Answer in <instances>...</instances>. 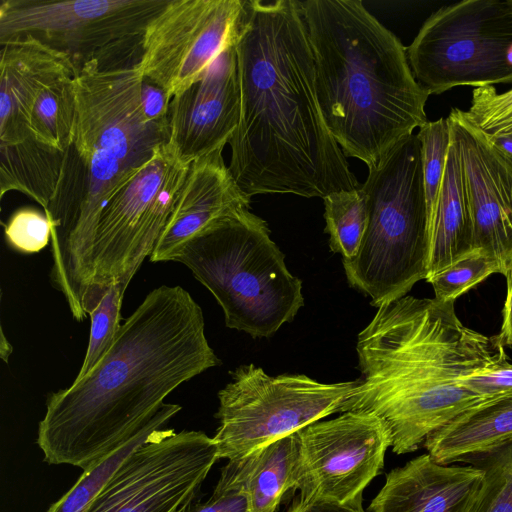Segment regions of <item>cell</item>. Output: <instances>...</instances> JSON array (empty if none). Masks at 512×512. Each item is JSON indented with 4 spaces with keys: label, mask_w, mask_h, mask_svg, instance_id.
<instances>
[{
    "label": "cell",
    "mask_w": 512,
    "mask_h": 512,
    "mask_svg": "<svg viewBox=\"0 0 512 512\" xmlns=\"http://www.w3.org/2000/svg\"><path fill=\"white\" fill-rule=\"evenodd\" d=\"M234 46L241 115L228 169L241 191L323 199L359 188L319 108L300 1H245Z\"/></svg>",
    "instance_id": "6da1fadb"
},
{
    "label": "cell",
    "mask_w": 512,
    "mask_h": 512,
    "mask_svg": "<svg viewBox=\"0 0 512 512\" xmlns=\"http://www.w3.org/2000/svg\"><path fill=\"white\" fill-rule=\"evenodd\" d=\"M204 327L181 286L149 292L100 362L48 395L37 432L43 460L87 471L131 440L174 389L221 364Z\"/></svg>",
    "instance_id": "7a4b0ae2"
},
{
    "label": "cell",
    "mask_w": 512,
    "mask_h": 512,
    "mask_svg": "<svg viewBox=\"0 0 512 512\" xmlns=\"http://www.w3.org/2000/svg\"><path fill=\"white\" fill-rule=\"evenodd\" d=\"M504 347L497 335L466 327L455 302L406 295L383 304L358 335L362 376L340 412L375 415L394 453L413 452L461 412L486 400L462 380L509 362Z\"/></svg>",
    "instance_id": "3957f363"
},
{
    "label": "cell",
    "mask_w": 512,
    "mask_h": 512,
    "mask_svg": "<svg viewBox=\"0 0 512 512\" xmlns=\"http://www.w3.org/2000/svg\"><path fill=\"white\" fill-rule=\"evenodd\" d=\"M323 120L345 156L375 167L427 122L406 48L360 0L300 1Z\"/></svg>",
    "instance_id": "277c9868"
},
{
    "label": "cell",
    "mask_w": 512,
    "mask_h": 512,
    "mask_svg": "<svg viewBox=\"0 0 512 512\" xmlns=\"http://www.w3.org/2000/svg\"><path fill=\"white\" fill-rule=\"evenodd\" d=\"M139 61L93 59L78 69L74 79L72 147L84 169L83 186L73 200L46 215L52 223L50 280L78 321L86 317L103 208L169 142L168 128L151 123L142 111Z\"/></svg>",
    "instance_id": "5b68a950"
},
{
    "label": "cell",
    "mask_w": 512,
    "mask_h": 512,
    "mask_svg": "<svg viewBox=\"0 0 512 512\" xmlns=\"http://www.w3.org/2000/svg\"><path fill=\"white\" fill-rule=\"evenodd\" d=\"M176 261L213 294L226 326L252 337H270L304 305L301 280L288 271L267 222L250 210L209 226Z\"/></svg>",
    "instance_id": "8992f818"
},
{
    "label": "cell",
    "mask_w": 512,
    "mask_h": 512,
    "mask_svg": "<svg viewBox=\"0 0 512 512\" xmlns=\"http://www.w3.org/2000/svg\"><path fill=\"white\" fill-rule=\"evenodd\" d=\"M360 187L367 228L358 253L343 266L349 285L379 308L406 296L427 276L428 216L417 134L402 139L370 168Z\"/></svg>",
    "instance_id": "52a82bcc"
},
{
    "label": "cell",
    "mask_w": 512,
    "mask_h": 512,
    "mask_svg": "<svg viewBox=\"0 0 512 512\" xmlns=\"http://www.w3.org/2000/svg\"><path fill=\"white\" fill-rule=\"evenodd\" d=\"M406 53L429 95L463 85L512 84V0L443 6L424 22Z\"/></svg>",
    "instance_id": "ba28073f"
},
{
    "label": "cell",
    "mask_w": 512,
    "mask_h": 512,
    "mask_svg": "<svg viewBox=\"0 0 512 512\" xmlns=\"http://www.w3.org/2000/svg\"><path fill=\"white\" fill-rule=\"evenodd\" d=\"M218 393L213 437L219 459L237 460L340 412L357 380L321 383L303 374L267 375L254 364L231 372Z\"/></svg>",
    "instance_id": "9c48e42d"
},
{
    "label": "cell",
    "mask_w": 512,
    "mask_h": 512,
    "mask_svg": "<svg viewBox=\"0 0 512 512\" xmlns=\"http://www.w3.org/2000/svg\"><path fill=\"white\" fill-rule=\"evenodd\" d=\"M169 142L109 199L96 229L85 312L114 283L128 287L164 230L189 171Z\"/></svg>",
    "instance_id": "30bf717a"
},
{
    "label": "cell",
    "mask_w": 512,
    "mask_h": 512,
    "mask_svg": "<svg viewBox=\"0 0 512 512\" xmlns=\"http://www.w3.org/2000/svg\"><path fill=\"white\" fill-rule=\"evenodd\" d=\"M170 0H3L0 43L32 36L80 69L142 50V35Z\"/></svg>",
    "instance_id": "8fae6325"
},
{
    "label": "cell",
    "mask_w": 512,
    "mask_h": 512,
    "mask_svg": "<svg viewBox=\"0 0 512 512\" xmlns=\"http://www.w3.org/2000/svg\"><path fill=\"white\" fill-rule=\"evenodd\" d=\"M218 459L204 432L159 429L125 458L87 512H182Z\"/></svg>",
    "instance_id": "7c38bea8"
},
{
    "label": "cell",
    "mask_w": 512,
    "mask_h": 512,
    "mask_svg": "<svg viewBox=\"0 0 512 512\" xmlns=\"http://www.w3.org/2000/svg\"><path fill=\"white\" fill-rule=\"evenodd\" d=\"M293 489L300 501L344 504L381 472L391 447L384 423L362 411L315 421L292 434Z\"/></svg>",
    "instance_id": "4fadbf2b"
},
{
    "label": "cell",
    "mask_w": 512,
    "mask_h": 512,
    "mask_svg": "<svg viewBox=\"0 0 512 512\" xmlns=\"http://www.w3.org/2000/svg\"><path fill=\"white\" fill-rule=\"evenodd\" d=\"M245 0H170L142 35L143 76L171 98L197 81L234 43Z\"/></svg>",
    "instance_id": "5bb4252c"
},
{
    "label": "cell",
    "mask_w": 512,
    "mask_h": 512,
    "mask_svg": "<svg viewBox=\"0 0 512 512\" xmlns=\"http://www.w3.org/2000/svg\"><path fill=\"white\" fill-rule=\"evenodd\" d=\"M461 164L474 248L505 274L512 264V158L495 148L453 108L447 117Z\"/></svg>",
    "instance_id": "9a60e30c"
},
{
    "label": "cell",
    "mask_w": 512,
    "mask_h": 512,
    "mask_svg": "<svg viewBox=\"0 0 512 512\" xmlns=\"http://www.w3.org/2000/svg\"><path fill=\"white\" fill-rule=\"evenodd\" d=\"M241 115V89L234 43L205 73L171 99L169 144L178 158L194 161L223 150L236 131Z\"/></svg>",
    "instance_id": "2e32d148"
},
{
    "label": "cell",
    "mask_w": 512,
    "mask_h": 512,
    "mask_svg": "<svg viewBox=\"0 0 512 512\" xmlns=\"http://www.w3.org/2000/svg\"><path fill=\"white\" fill-rule=\"evenodd\" d=\"M250 202L234 181L222 150L194 161L150 260L176 261L187 242L215 222L249 211Z\"/></svg>",
    "instance_id": "e0dca14e"
},
{
    "label": "cell",
    "mask_w": 512,
    "mask_h": 512,
    "mask_svg": "<svg viewBox=\"0 0 512 512\" xmlns=\"http://www.w3.org/2000/svg\"><path fill=\"white\" fill-rule=\"evenodd\" d=\"M484 478L477 465H443L422 454L386 475L367 511L472 512Z\"/></svg>",
    "instance_id": "ac0fdd59"
},
{
    "label": "cell",
    "mask_w": 512,
    "mask_h": 512,
    "mask_svg": "<svg viewBox=\"0 0 512 512\" xmlns=\"http://www.w3.org/2000/svg\"><path fill=\"white\" fill-rule=\"evenodd\" d=\"M0 44V143L16 144L31 137L29 120L40 92L75 78L77 68L68 55L32 36Z\"/></svg>",
    "instance_id": "d6986e66"
},
{
    "label": "cell",
    "mask_w": 512,
    "mask_h": 512,
    "mask_svg": "<svg viewBox=\"0 0 512 512\" xmlns=\"http://www.w3.org/2000/svg\"><path fill=\"white\" fill-rule=\"evenodd\" d=\"M512 442V392L486 399L429 435L424 447L434 461L470 462Z\"/></svg>",
    "instance_id": "ffe728a7"
},
{
    "label": "cell",
    "mask_w": 512,
    "mask_h": 512,
    "mask_svg": "<svg viewBox=\"0 0 512 512\" xmlns=\"http://www.w3.org/2000/svg\"><path fill=\"white\" fill-rule=\"evenodd\" d=\"M429 258L426 280L475 251L473 224L454 141L428 222Z\"/></svg>",
    "instance_id": "44dd1931"
},
{
    "label": "cell",
    "mask_w": 512,
    "mask_h": 512,
    "mask_svg": "<svg viewBox=\"0 0 512 512\" xmlns=\"http://www.w3.org/2000/svg\"><path fill=\"white\" fill-rule=\"evenodd\" d=\"M68 152L29 137L16 144L0 143V197L21 192L46 211L59 199Z\"/></svg>",
    "instance_id": "7402d4cb"
},
{
    "label": "cell",
    "mask_w": 512,
    "mask_h": 512,
    "mask_svg": "<svg viewBox=\"0 0 512 512\" xmlns=\"http://www.w3.org/2000/svg\"><path fill=\"white\" fill-rule=\"evenodd\" d=\"M248 492L250 512H276L293 489L292 434L237 459Z\"/></svg>",
    "instance_id": "603a6c76"
},
{
    "label": "cell",
    "mask_w": 512,
    "mask_h": 512,
    "mask_svg": "<svg viewBox=\"0 0 512 512\" xmlns=\"http://www.w3.org/2000/svg\"><path fill=\"white\" fill-rule=\"evenodd\" d=\"M181 410L178 404L164 403L145 427L131 440L90 470L83 471L77 482L47 512H87L103 486L125 458L149 439Z\"/></svg>",
    "instance_id": "cb8c5ba5"
},
{
    "label": "cell",
    "mask_w": 512,
    "mask_h": 512,
    "mask_svg": "<svg viewBox=\"0 0 512 512\" xmlns=\"http://www.w3.org/2000/svg\"><path fill=\"white\" fill-rule=\"evenodd\" d=\"M75 78L59 80L43 89L29 120L30 136L38 142L68 152L76 117Z\"/></svg>",
    "instance_id": "d4e9b609"
},
{
    "label": "cell",
    "mask_w": 512,
    "mask_h": 512,
    "mask_svg": "<svg viewBox=\"0 0 512 512\" xmlns=\"http://www.w3.org/2000/svg\"><path fill=\"white\" fill-rule=\"evenodd\" d=\"M324 200L325 232L329 246L342 256L343 261L353 259L361 245L368 223V208L361 187L328 194Z\"/></svg>",
    "instance_id": "484cf974"
},
{
    "label": "cell",
    "mask_w": 512,
    "mask_h": 512,
    "mask_svg": "<svg viewBox=\"0 0 512 512\" xmlns=\"http://www.w3.org/2000/svg\"><path fill=\"white\" fill-rule=\"evenodd\" d=\"M463 114L495 148L512 158V89L498 93L492 85L475 87Z\"/></svg>",
    "instance_id": "4316f807"
},
{
    "label": "cell",
    "mask_w": 512,
    "mask_h": 512,
    "mask_svg": "<svg viewBox=\"0 0 512 512\" xmlns=\"http://www.w3.org/2000/svg\"><path fill=\"white\" fill-rule=\"evenodd\" d=\"M127 287L112 284L90 312V336L83 364L75 380L87 375L106 355L121 327V306Z\"/></svg>",
    "instance_id": "83f0119b"
},
{
    "label": "cell",
    "mask_w": 512,
    "mask_h": 512,
    "mask_svg": "<svg viewBox=\"0 0 512 512\" xmlns=\"http://www.w3.org/2000/svg\"><path fill=\"white\" fill-rule=\"evenodd\" d=\"M469 463L485 471L472 512H512V442Z\"/></svg>",
    "instance_id": "f1b7e54d"
},
{
    "label": "cell",
    "mask_w": 512,
    "mask_h": 512,
    "mask_svg": "<svg viewBox=\"0 0 512 512\" xmlns=\"http://www.w3.org/2000/svg\"><path fill=\"white\" fill-rule=\"evenodd\" d=\"M421 144L422 170L428 222L432 214L446 165L451 143L447 118L427 121L417 133Z\"/></svg>",
    "instance_id": "f546056e"
},
{
    "label": "cell",
    "mask_w": 512,
    "mask_h": 512,
    "mask_svg": "<svg viewBox=\"0 0 512 512\" xmlns=\"http://www.w3.org/2000/svg\"><path fill=\"white\" fill-rule=\"evenodd\" d=\"M493 273H499L497 264L480 250H475L454 262L427 281L432 285L439 302L449 303L466 293Z\"/></svg>",
    "instance_id": "4dcf8cb0"
},
{
    "label": "cell",
    "mask_w": 512,
    "mask_h": 512,
    "mask_svg": "<svg viewBox=\"0 0 512 512\" xmlns=\"http://www.w3.org/2000/svg\"><path fill=\"white\" fill-rule=\"evenodd\" d=\"M52 223L46 214L33 208L16 210L4 224L7 243L26 254L37 253L51 241Z\"/></svg>",
    "instance_id": "1f68e13d"
},
{
    "label": "cell",
    "mask_w": 512,
    "mask_h": 512,
    "mask_svg": "<svg viewBox=\"0 0 512 512\" xmlns=\"http://www.w3.org/2000/svg\"><path fill=\"white\" fill-rule=\"evenodd\" d=\"M192 504L183 512H250L248 492L237 460H229L222 468L206 502Z\"/></svg>",
    "instance_id": "d6a6232c"
},
{
    "label": "cell",
    "mask_w": 512,
    "mask_h": 512,
    "mask_svg": "<svg viewBox=\"0 0 512 512\" xmlns=\"http://www.w3.org/2000/svg\"><path fill=\"white\" fill-rule=\"evenodd\" d=\"M462 385L475 395L488 399L512 392V364L476 372L462 380Z\"/></svg>",
    "instance_id": "836d02e7"
},
{
    "label": "cell",
    "mask_w": 512,
    "mask_h": 512,
    "mask_svg": "<svg viewBox=\"0 0 512 512\" xmlns=\"http://www.w3.org/2000/svg\"><path fill=\"white\" fill-rule=\"evenodd\" d=\"M171 99L162 87L143 76L140 87V103L148 121L168 128Z\"/></svg>",
    "instance_id": "e575fe53"
},
{
    "label": "cell",
    "mask_w": 512,
    "mask_h": 512,
    "mask_svg": "<svg viewBox=\"0 0 512 512\" xmlns=\"http://www.w3.org/2000/svg\"><path fill=\"white\" fill-rule=\"evenodd\" d=\"M296 512H365L362 507V497L348 503L330 502H301L295 503Z\"/></svg>",
    "instance_id": "d590c367"
},
{
    "label": "cell",
    "mask_w": 512,
    "mask_h": 512,
    "mask_svg": "<svg viewBox=\"0 0 512 512\" xmlns=\"http://www.w3.org/2000/svg\"><path fill=\"white\" fill-rule=\"evenodd\" d=\"M507 295L502 310V325L497 335L503 346L512 347V264L505 272Z\"/></svg>",
    "instance_id": "8d00e7d4"
},
{
    "label": "cell",
    "mask_w": 512,
    "mask_h": 512,
    "mask_svg": "<svg viewBox=\"0 0 512 512\" xmlns=\"http://www.w3.org/2000/svg\"><path fill=\"white\" fill-rule=\"evenodd\" d=\"M12 352V346L10 343L6 340L3 329H1V342H0V353L2 359L7 363L9 355Z\"/></svg>",
    "instance_id": "74e56055"
},
{
    "label": "cell",
    "mask_w": 512,
    "mask_h": 512,
    "mask_svg": "<svg viewBox=\"0 0 512 512\" xmlns=\"http://www.w3.org/2000/svg\"><path fill=\"white\" fill-rule=\"evenodd\" d=\"M288 512H296L295 504L288 510Z\"/></svg>",
    "instance_id": "f35d334b"
},
{
    "label": "cell",
    "mask_w": 512,
    "mask_h": 512,
    "mask_svg": "<svg viewBox=\"0 0 512 512\" xmlns=\"http://www.w3.org/2000/svg\"><path fill=\"white\" fill-rule=\"evenodd\" d=\"M183 512V511H182Z\"/></svg>",
    "instance_id": "ab89813d"
}]
</instances>
